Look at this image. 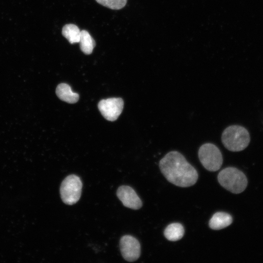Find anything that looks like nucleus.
<instances>
[{"label":"nucleus","mask_w":263,"mask_h":263,"mask_svg":"<svg viewBox=\"0 0 263 263\" xmlns=\"http://www.w3.org/2000/svg\"><path fill=\"white\" fill-rule=\"evenodd\" d=\"M160 170L166 179L182 188L194 185L198 178L196 169L177 151L167 153L159 162Z\"/></svg>","instance_id":"f257e3e1"},{"label":"nucleus","mask_w":263,"mask_h":263,"mask_svg":"<svg viewBox=\"0 0 263 263\" xmlns=\"http://www.w3.org/2000/svg\"><path fill=\"white\" fill-rule=\"evenodd\" d=\"M221 140L225 147L231 151H240L245 149L250 142L247 130L239 125L226 128L222 134Z\"/></svg>","instance_id":"f03ea898"},{"label":"nucleus","mask_w":263,"mask_h":263,"mask_svg":"<svg viewBox=\"0 0 263 263\" xmlns=\"http://www.w3.org/2000/svg\"><path fill=\"white\" fill-rule=\"evenodd\" d=\"M218 180L223 188L235 194L243 192L247 185V180L244 173L234 167L222 169L218 175Z\"/></svg>","instance_id":"7ed1b4c3"},{"label":"nucleus","mask_w":263,"mask_h":263,"mask_svg":"<svg viewBox=\"0 0 263 263\" xmlns=\"http://www.w3.org/2000/svg\"><path fill=\"white\" fill-rule=\"evenodd\" d=\"M198 157L203 167L207 170L216 171L223 164V156L219 149L214 144L207 143L198 150Z\"/></svg>","instance_id":"20e7f679"},{"label":"nucleus","mask_w":263,"mask_h":263,"mask_svg":"<svg viewBox=\"0 0 263 263\" xmlns=\"http://www.w3.org/2000/svg\"><path fill=\"white\" fill-rule=\"evenodd\" d=\"M82 187L79 177L75 174L67 176L61 183L60 193L62 201L66 204H75L80 199Z\"/></svg>","instance_id":"39448f33"},{"label":"nucleus","mask_w":263,"mask_h":263,"mask_svg":"<svg viewBox=\"0 0 263 263\" xmlns=\"http://www.w3.org/2000/svg\"><path fill=\"white\" fill-rule=\"evenodd\" d=\"M124 102L121 98H110L100 100L98 108L102 115L107 120L115 121L122 113Z\"/></svg>","instance_id":"423d86ee"},{"label":"nucleus","mask_w":263,"mask_h":263,"mask_svg":"<svg viewBox=\"0 0 263 263\" xmlns=\"http://www.w3.org/2000/svg\"><path fill=\"white\" fill-rule=\"evenodd\" d=\"M120 249L123 258L128 262L137 260L140 255V244L134 237L126 235L120 240Z\"/></svg>","instance_id":"0eeeda50"},{"label":"nucleus","mask_w":263,"mask_h":263,"mask_svg":"<svg viewBox=\"0 0 263 263\" xmlns=\"http://www.w3.org/2000/svg\"><path fill=\"white\" fill-rule=\"evenodd\" d=\"M117 196L123 205L133 209H138L142 206V202L135 190L131 187L121 186L118 188Z\"/></svg>","instance_id":"6e6552de"},{"label":"nucleus","mask_w":263,"mask_h":263,"mask_svg":"<svg viewBox=\"0 0 263 263\" xmlns=\"http://www.w3.org/2000/svg\"><path fill=\"white\" fill-rule=\"evenodd\" d=\"M232 221L230 214L224 212H217L210 219L209 226L213 230H220L230 225Z\"/></svg>","instance_id":"1a4fd4ad"},{"label":"nucleus","mask_w":263,"mask_h":263,"mask_svg":"<svg viewBox=\"0 0 263 263\" xmlns=\"http://www.w3.org/2000/svg\"><path fill=\"white\" fill-rule=\"evenodd\" d=\"M56 93L60 99L69 103H76L79 99L78 94L74 93L71 87L66 83L58 84L56 88Z\"/></svg>","instance_id":"9d476101"},{"label":"nucleus","mask_w":263,"mask_h":263,"mask_svg":"<svg viewBox=\"0 0 263 263\" xmlns=\"http://www.w3.org/2000/svg\"><path fill=\"white\" fill-rule=\"evenodd\" d=\"M184 228L180 223H172L165 228L164 234L166 238L170 241H176L180 240L184 236Z\"/></svg>","instance_id":"9b49d317"},{"label":"nucleus","mask_w":263,"mask_h":263,"mask_svg":"<svg viewBox=\"0 0 263 263\" xmlns=\"http://www.w3.org/2000/svg\"><path fill=\"white\" fill-rule=\"evenodd\" d=\"M79 43L81 51L86 55L91 54L95 46L94 40L89 33L85 30L80 31Z\"/></svg>","instance_id":"f8f14e48"},{"label":"nucleus","mask_w":263,"mask_h":263,"mask_svg":"<svg viewBox=\"0 0 263 263\" xmlns=\"http://www.w3.org/2000/svg\"><path fill=\"white\" fill-rule=\"evenodd\" d=\"M80 31L76 25L67 24L63 27L62 34L71 44H73L79 42Z\"/></svg>","instance_id":"ddd939ff"},{"label":"nucleus","mask_w":263,"mask_h":263,"mask_svg":"<svg viewBox=\"0 0 263 263\" xmlns=\"http://www.w3.org/2000/svg\"><path fill=\"white\" fill-rule=\"evenodd\" d=\"M98 3L109 8L119 10L123 8L127 0H95Z\"/></svg>","instance_id":"4468645a"}]
</instances>
